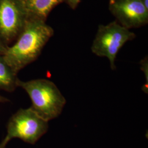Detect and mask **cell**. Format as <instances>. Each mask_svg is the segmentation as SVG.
<instances>
[{"mask_svg": "<svg viewBox=\"0 0 148 148\" xmlns=\"http://www.w3.org/2000/svg\"><path fill=\"white\" fill-rule=\"evenodd\" d=\"M7 47L8 46H7L0 38V56H3L5 54Z\"/></svg>", "mask_w": 148, "mask_h": 148, "instance_id": "cell-11", "label": "cell"}, {"mask_svg": "<svg viewBox=\"0 0 148 148\" xmlns=\"http://www.w3.org/2000/svg\"><path fill=\"white\" fill-rule=\"evenodd\" d=\"M140 69L143 70V72L144 73L145 76V80H147L146 84L143 85L142 90L145 93H148V57H145L140 62Z\"/></svg>", "mask_w": 148, "mask_h": 148, "instance_id": "cell-9", "label": "cell"}, {"mask_svg": "<svg viewBox=\"0 0 148 148\" xmlns=\"http://www.w3.org/2000/svg\"><path fill=\"white\" fill-rule=\"evenodd\" d=\"M29 18L21 0H0V38L7 46L16 41Z\"/></svg>", "mask_w": 148, "mask_h": 148, "instance_id": "cell-5", "label": "cell"}, {"mask_svg": "<svg viewBox=\"0 0 148 148\" xmlns=\"http://www.w3.org/2000/svg\"><path fill=\"white\" fill-rule=\"evenodd\" d=\"M116 21L128 29L142 27L148 21V10L140 0H115L109 4Z\"/></svg>", "mask_w": 148, "mask_h": 148, "instance_id": "cell-6", "label": "cell"}, {"mask_svg": "<svg viewBox=\"0 0 148 148\" xmlns=\"http://www.w3.org/2000/svg\"><path fill=\"white\" fill-rule=\"evenodd\" d=\"M29 18L46 21L51 12L65 0H21Z\"/></svg>", "mask_w": 148, "mask_h": 148, "instance_id": "cell-7", "label": "cell"}, {"mask_svg": "<svg viewBox=\"0 0 148 148\" xmlns=\"http://www.w3.org/2000/svg\"><path fill=\"white\" fill-rule=\"evenodd\" d=\"M10 101V99L5 98V97L0 95V103H5Z\"/></svg>", "mask_w": 148, "mask_h": 148, "instance_id": "cell-13", "label": "cell"}, {"mask_svg": "<svg viewBox=\"0 0 148 148\" xmlns=\"http://www.w3.org/2000/svg\"><path fill=\"white\" fill-rule=\"evenodd\" d=\"M18 75L5 62L2 56H0V90L7 92H14L18 87Z\"/></svg>", "mask_w": 148, "mask_h": 148, "instance_id": "cell-8", "label": "cell"}, {"mask_svg": "<svg viewBox=\"0 0 148 148\" xmlns=\"http://www.w3.org/2000/svg\"><path fill=\"white\" fill-rule=\"evenodd\" d=\"M135 37L134 32L122 26L116 21H112L108 25L99 26L91 50L96 56L108 59L111 69L114 70L117 53L126 43Z\"/></svg>", "mask_w": 148, "mask_h": 148, "instance_id": "cell-3", "label": "cell"}, {"mask_svg": "<svg viewBox=\"0 0 148 148\" xmlns=\"http://www.w3.org/2000/svg\"><path fill=\"white\" fill-rule=\"evenodd\" d=\"M81 0H65L67 4L72 9H75L79 5Z\"/></svg>", "mask_w": 148, "mask_h": 148, "instance_id": "cell-10", "label": "cell"}, {"mask_svg": "<svg viewBox=\"0 0 148 148\" xmlns=\"http://www.w3.org/2000/svg\"><path fill=\"white\" fill-rule=\"evenodd\" d=\"M10 142L6 138H5L0 143V148H7V145Z\"/></svg>", "mask_w": 148, "mask_h": 148, "instance_id": "cell-12", "label": "cell"}, {"mask_svg": "<svg viewBox=\"0 0 148 148\" xmlns=\"http://www.w3.org/2000/svg\"><path fill=\"white\" fill-rule=\"evenodd\" d=\"M114 1H115V0H110V3H109V4H111V3H112Z\"/></svg>", "mask_w": 148, "mask_h": 148, "instance_id": "cell-15", "label": "cell"}, {"mask_svg": "<svg viewBox=\"0 0 148 148\" xmlns=\"http://www.w3.org/2000/svg\"><path fill=\"white\" fill-rule=\"evenodd\" d=\"M48 128V122L38 116L30 107L20 109L8 122L5 137L9 141L18 138L34 145L47 133Z\"/></svg>", "mask_w": 148, "mask_h": 148, "instance_id": "cell-4", "label": "cell"}, {"mask_svg": "<svg viewBox=\"0 0 148 148\" xmlns=\"http://www.w3.org/2000/svg\"><path fill=\"white\" fill-rule=\"evenodd\" d=\"M18 86L25 90L32 101L30 108L43 119L49 122L62 114L66 101L52 81L45 79H19Z\"/></svg>", "mask_w": 148, "mask_h": 148, "instance_id": "cell-2", "label": "cell"}, {"mask_svg": "<svg viewBox=\"0 0 148 148\" xmlns=\"http://www.w3.org/2000/svg\"><path fill=\"white\" fill-rule=\"evenodd\" d=\"M54 35L53 28L42 20L29 18L14 43L2 56L16 73L35 61Z\"/></svg>", "mask_w": 148, "mask_h": 148, "instance_id": "cell-1", "label": "cell"}, {"mask_svg": "<svg viewBox=\"0 0 148 148\" xmlns=\"http://www.w3.org/2000/svg\"><path fill=\"white\" fill-rule=\"evenodd\" d=\"M142 2L143 5L145 6V7L148 10V0H140Z\"/></svg>", "mask_w": 148, "mask_h": 148, "instance_id": "cell-14", "label": "cell"}]
</instances>
